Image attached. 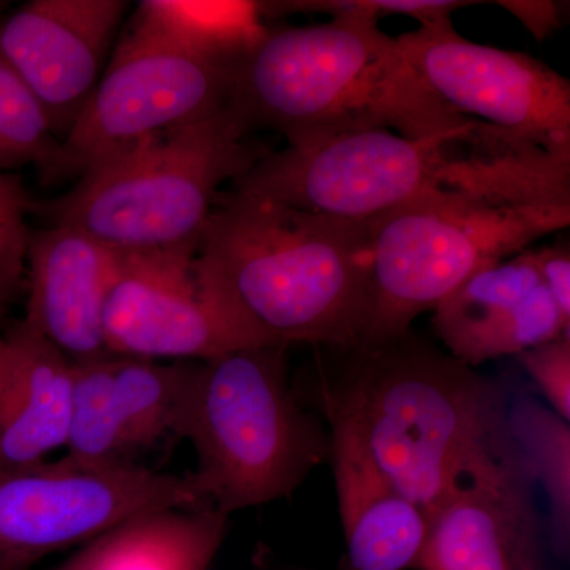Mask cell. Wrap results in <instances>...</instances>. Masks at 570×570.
<instances>
[{
  "label": "cell",
  "mask_w": 570,
  "mask_h": 570,
  "mask_svg": "<svg viewBox=\"0 0 570 570\" xmlns=\"http://www.w3.org/2000/svg\"><path fill=\"white\" fill-rule=\"evenodd\" d=\"M195 266L206 294L255 346L363 343L367 223L232 189L206 223Z\"/></svg>",
  "instance_id": "1"
},
{
  "label": "cell",
  "mask_w": 570,
  "mask_h": 570,
  "mask_svg": "<svg viewBox=\"0 0 570 570\" xmlns=\"http://www.w3.org/2000/svg\"><path fill=\"white\" fill-rule=\"evenodd\" d=\"M116 264L118 250L78 228L48 225L32 230L22 322L73 362L110 354L105 346L104 309Z\"/></svg>",
  "instance_id": "16"
},
{
  "label": "cell",
  "mask_w": 570,
  "mask_h": 570,
  "mask_svg": "<svg viewBox=\"0 0 570 570\" xmlns=\"http://www.w3.org/2000/svg\"><path fill=\"white\" fill-rule=\"evenodd\" d=\"M33 198L21 176L0 170V316L20 296L26 277Z\"/></svg>",
  "instance_id": "23"
},
{
  "label": "cell",
  "mask_w": 570,
  "mask_h": 570,
  "mask_svg": "<svg viewBox=\"0 0 570 570\" xmlns=\"http://www.w3.org/2000/svg\"><path fill=\"white\" fill-rule=\"evenodd\" d=\"M466 0H298V2H261L265 20L291 13L358 14L379 22L392 14H403L433 26L452 20L453 11L464 7L479 6Z\"/></svg>",
  "instance_id": "24"
},
{
  "label": "cell",
  "mask_w": 570,
  "mask_h": 570,
  "mask_svg": "<svg viewBox=\"0 0 570 570\" xmlns=\"http://www.w3.org/2000/svg\"><path fill=\"white\" fill-rule=\"evenodd\" d=\"M287 348H236L198 362L184 436L197 468L187 475L206 508L230 517L291 498L330 460L328 430L288 377Z\"/></svg>",
  "instance_id": "6"
},
{
  "label": "cell",
  "mask_w": 570,
  "mask_h": 570,
  "mask_svg": "<svg viewBox=\"0 0 570 570\" xmlns=\"http://www.w3.org/2000/svg\"><path fill=\"white\" fill-rule=\"evenodd\" d=\"M0 471L45 461L67 449L73 415L75 362L20 321L3 336Z\"/></svg>",
  "instance_id": "18"
},
{
  "label": "cell",
  "mask_w": 570,
  "mask_h": 570,
  "mask_svg": "<svg viewBox=\"0 0 570 570\" xmlns=\"http://www.w3.org/2000/svg\"><path fill=\"white\" fill-rule=\"evenodd\" d=\"M497 3L520 20L535 40H546L561 26L562 3L542 2V0L540 2L538 0H508V2Z\"/></svg>",
  "instance_id": "27"
},
{
  "label": "cell",
  "mask_w": 570,
  "mask_h": 570,
  "mask_svg": "<svg viewBox=\"0 0 570 570\" xmlns=\"http://www.w3.org/2000/svg\"><path fill=\"white\" fill-rule=\"evenodd\" d=\"M174 508H206L187 475L67 453L0 471V570H26L48 554L88 546L126 521Z\"/></svg>",
  "instance_id": "8"
},
{
  "label": "cell",
  "mask_w": 570,
  "mask_h": 570,
  "mask_svg": "<svg viewBox=\"0 0 570 570\" xmlns=\"http://www.w3.org/2000/svg\"><path fill=\"white\" fill-rule=\"evenodd\" d=\"M407 62L453 111L570 159V82L527 52L464 39L452 20L397 37Z\"/></svg>",
  "instance_id": "10"
},
{
  "label": "cell",
  "mask_w": 570,
  "mask_h": 570,
  "mask_svg": "<svg viewBox=\"0 0 570 570\" xmlns=\"http://www.w3.org/2000/svg\"><path fill=\"white\" fill-rule=\"evenodd\" d=\"M550 409L566 422L570 420V337L539 344L517 354Z\"/></svg>",
  "instance_id": "25"
},
{
  "label": "cell",
  "mask_w": 570,
  "mask_h": 570,
  "mask_svg": "<svg viewBox=\"0 0 570 570\" xmlns=\"http://www.w3.org/2000/svg\"><path fill=\"white\" fill-rule=\"evenodd\" d=\"M232 189L366 223L425 195L504 205L570 202V159L485 122L428 138L377 129L268 153Z\"/></svg>",
  "instance_id": "3"
},
{
  "label": "cell",
  "mask_w": 570,
  "mask_h": 570,
  "mask_svg": "<svg viewBox=\"0 0 570 570\" xmlns=\"http://www.w3.org/2000/svg\"><path fill=\"white\" fill-rule=\"evenodd\" d=\"M7 348L6 341L0 337V393H2L3 379H6Z\"/></svg>",
  "instance_id": "28"
},
{
  "label": "cell",
  "mask_w": 570,
  "mask_h": 570,
  "mask_svg": "<svg viewBox=\"0 0 570 570\" xmlns=\"http://www.w3.org/2000/svg\"><path fill=\"white\" fill-rule=\"evenodd\" d=\"M324 417L346 538L344 570L417 569L430 517L379 469L348 423L335 415Z\"/></svg>",
  "instance_id": "17"
},
{
  "label": "cell",
  "mask_w": 570,
  "mask_h": 570,
  "mask_svg": "<svg viewBox=\"0 0 570 570\" xmlns=\"http://www.w3.org/2000/svg\"><path fill=\"white\" fill-rule=\"evenodd\" d=\"M230 70L170 41L127 28L96 91L59 142L43 186L77 181L142 138L224 110Z\"/></svg>",
  "instance_id": "9"
},
{
  "label": "cell",
  "mask_w": 570,
  "mask_h": 570,
  "mask_svg": "<svg viewBox=\"0 0 570 570\" xmlns=\"http://www.w3.org/2000/svg\"><path fill=\"white\" fill-rule=\"evenodd\" d=\"M341 351L343 365L318 370L322 414L348 423L379 469L428 517L513 449L505 389L412 330Z\"/></svg>",
  "instance_id": "2"
},
{
  "label": "cell",
  "mask_w": 570,
  "mask_h": 570,
  "mask_svg": "<svg viewBox=\"0 0 570 570\" xmlns=\"http://www.w3.org/2000/svg\"><path fill=\"white\" fill-rule=\"evenodd\" d=\"M228 530L213 508L145 513L81 547L56 570H212Z\"/></svg>",
  "instance_id": "19"
},
{
  "label": "cell",
  "mask_w": 570,
  "mask_h": 570,
  "mask_svg": "<svg viewBox=\"0 0 570 570\" xmlns=\"http://www.w3.org/2000/svg\"><path fill=\"white\" fill-rule=\"evenodd\" d=\"M532 265L564 317L570 318V249L568 243L530 249Z\"/></svg>",
  "instance_id": "26"
},
{
  "label": "cell",
  "mask_w": 570,
  "mask_h": 570,
  "mask_svg": "<svg viewBox=\"0 0 570 570\" xmlns=\"http://www.w3.org/2000/svg\"><path fill=\"white\" fill-rule=\"evenodd\" d=\"M227 107L247 132L275 130L292 148L377 129L441 137L480 122L441 102L396 39L358 14L268 29L232 69Z\"/></svg>",
  "instance_id": "4"
},
{
  "label": "cell",
  "mask_w": 570,
  "mask_h": 570,
  "mask_svg": "<svg viewBox=\"0 0 570 570\" xmlns=\"http://www.w3.org/2000/svg\"><path fill=\"white\" fill-rule=\"evenodd\" d=\"M127 0H31L0 18V63L66 140L115 50Z\"/></svg>",
  "instance_id": "12"
},
{
  "label": "cell",
  "mask_w": 570,
  "mask_h": 570,
  "mask_svg": "<svg viewBox=\"0 0 570 570\" xmlns=\"http://www.w3.org/2000/svg\"><path fill=\"white\" fill-rule=\"evenodd\" d=\"M509 436L549 505V532L561 557L570 543V425L532 396H509Z\"/></svg>",
  "instance_id": "21"
},
{
  "label": "cell",
  "mask_w": 570,
  "mask_h": 570,
  "mask_svg": "<svg viewBox=\"0 0 570 570\" xmlns=\"http://www.w3.org/2000/svg\"><path fill=\"white\" fill-rule=\"evenodd\" d=\"M9 2H3V0H0V18L3 17V11L7 10V7H9Z\"/></svg>",
  "instance_id": "29"
},
{
  "label": "cell",
  "mask_w": 570,
  "mask_h": 570,
  "mask_svg": "<svg viewBox=\"0 0 570 570\" xmlns=\"http://www.w3.org/2000/svg\"><path fill=\"white\" fill-rule=\"evenodd\" d=\"M371 242L365 343L411 332L412 322L472 275L570 225V202L504 205L425 195L366 220Z\"/></svg>",
  "instance_id": "7"
},
{
  "label": "cell",
  "mask_w": 570,
  "mask_h": 570,
  "mask_svg": "<svg viewBox=\"0 0 570 570\" xmlns=\"http://www.w3.org/2000/svg\"><path fill=\"white\" fill-rule=\"evenodd\" d=\"M535 490L513 445L430 513L417 569L546 570Z\"/></svg>",
  "instance_id": "14"
},
{
  "label": "cell",
  "mask_w": 570,
  "mask_h": 570,
  "mask_svg": "<svg viewBox=\"0 0 570 570\" xmlns=\"http://www.w3.org/2000/svg\"><path fill=\"white\" fill-rule=\"evenodd\" d=\"M431 324L445 352L471 367L570 337V318L540 281L530 249L464 281L434 307Z\"/></svg>",
  "instance_id": "15"
},
{
  "label": "cell",
  "mask_w": 570,
  "mask_h": 570,
  "mask_svg": "<svg viewBox=\"0 0 570 570\" xmlns=\"http://www.w3.org/2000/svg\"><path fill=\"white\" fill-rule=\"evenodd\" d=\"M198 362L105 354L75 362L73 415L67 453L138 464L142 453L183 439Z\"/></svg>",
  "instance_id": "13"
},
{
  "label": "cell",
  "mask_w": 570,
  "mask_h": 570,
  "mask_svg": "<svg viewBox=\"0 0 570 570\" xmlns=\"http://www.w3.org/2000/svg\"><path fill=\"white\" fill-rule=\"evenodd\" d=\"M129 29L170 41L232 71L269 28L261 2L145 0L135 9Z\"/></svg>",
  "instance_id": "20"
},
{
  "label": "cell",
  "mask_w": 570,
  "mask_h": 570,
  "mask_svg": "<svg viewBox=\"0 0 570 570\" xmlns=\"http://www.w3.org/2000/svg\"><path fill=\"white\" fill-rule=\"evenodd\" d=\"M195 249L122 253L104 309L110 354L206 362L255 344L206 294Z\"/></svg>",
  "instance_id": "11"
},
{
  "label": "cell",
  "mask_w": 570,
  "mask_h": 570,
  "mask_svg": "<svg viewBox=\"0 0 570 570\" xmlns=\"http://www.w3.org/2000/svg\"><path fill=\"white\" fill-rule=\"evenodd\" d=\"M247 137L225 107L94 165L66 194L33 200L32 214L122 253L197 247L224 184L269 153Z\"/></svg>",
  "instance_id": "5"
},
{
  "label": "cell",
  "mask_w": 570,
  "mask_h": 570,
  "mask_svg": "<svg viewBox=\"0 0 570 570\" xmlns=\"http://www.w3.org/2000/svg\"><path fill=\"white\" fill-rule=\"evenodd\" d=\"M58 151L59 141L52 137L39 105L0 63V170L33 165L41 181Z\"/></svg>",
  "instance_id": "22"
}]
</instances>
